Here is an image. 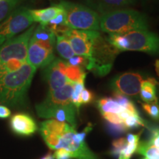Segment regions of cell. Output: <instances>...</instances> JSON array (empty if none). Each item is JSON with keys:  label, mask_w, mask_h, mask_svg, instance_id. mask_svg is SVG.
<instances>
[{"label": "cell", "mask_w": 159, "mask_h": 159, "mask_svg": "<svg viewBox=\"0 0 159 159\" xmlns=\"http://www.w3.org/2000/svg\"><path fill=\"white\" fill-rule=\"evenodd\" d=\"M132 1H133V2H134V0H132Z\"/></svg>", "instance_id": "cell-39"}, {"label": "cell", "mask_w": 159, "mask_h": 159, "mask_svg": "<svg viewBox=\"0 0 159 159\" xmlns=\"http://www.w3.org/2000/svg\"><path fill=\"white\" fill-rule=\"evenodd\" d=\"M142 108L145 112L155 120H159V105L158 102L152 103H144Z\"/></svg>", "instance_id": "cell-27"}, {"label": "cell", "mask_w": 159, "mask_h": 159, "mask_svg": "<svg viewBox=\"0 0 159 159\" xmlns=\"http://www.w3.org/2000/svg\"><path fill=\"white\" fill-rule=\"evenodd\" d=\"M12 130L21 136H31L38 130L35 121L30 115L25 113L16 114L11 119Z\"/></svg>", "instance_id": "cell-12"}, {"label": "cell", "mask_w": 159, "mask_h": 159, "mask_svg": "<svg viewBox=\"0 0 159 159\" xmlns=\"http://www.w3.org/2000/svg\"><path fill=\"white\" fill-rule=\"evenodd\" d=\"M132 0H97L99 11L102 13L116 11L117 8L130 5Z\"/></svg>", "instance_id": "cell-21"}, {"label": "cell", "mask_w": 159, "mask_h": 159, "mask_svg": "<svg viewBox=\"0 0 159 159\" xmlns=\"http://www.w3.org/2000/svg\"><path fill=\"white\" fill-rule=\"evenodd\" d=\"M157 84L158 83L154 78H148L143 80L139 95H140L141 99L145 103L158 102V99L156 97Z\"/></svg>", "instance_id": "cell-17"}, {"label": "cell", "mask_w": 159, "mask_h": 159, "mask_svg": "<svg viewBox=\"0 0 159 159\" xmlns=\"http://www.w3.org/2000/svg\"><path fill=\"white\" fill-rule=\"evenodd\" d=\"M11 111L5 105H0V119H6L11 116Z\"/></svg>", "instance_id": "cell-35"}, {"label": "cell", "mask_w": 159, "mask_h": 159, "mask_svg": "<svg viewBox=\"0 0 159 159\" xmlns=\"http://www.w3.org/2000/svg\"><path fill=\"white\" fill-rule=\"evenodd\" d=\"M87 59L85 57L83 56H79V55H77V56H75L71 57L70 59L68 60V63L69 65L75 66H80V67H85L87 65Z\"/></svg>", "instance_id": "cell-30"}, {"label": "cell", "mask_w": 159, "mask_h": 159, "mask_svg": "<svg viewBox=\"0 0 159 159\" xmlns=\"http://www.w3.org/2000/svg\"><path fill=\"white\" fill-rule=\"evenodd\" d=\"M84 89V81H80V82L75 83L72 94H71V100L72 104L76 107L77 111H79L80 108L82 105L80 102V94Z\"/></svg>", "instance_id": "cell-25"}, {"label": "cell", "mask_w": 159, "mask_h": 159, "mask_svg": "<svg viewBox=\"0 0 159 159\" xmlns=\"http://www.w3.org/2000/svg\"><path fill=\"white\" fill-rule=\"evenodd\" d=\"M113 95H114V99H115L121 106L126 109V110L130 111L134 115L140 116L134 102L128 97L120 94V93L116 92V91H114Z\"/></svg>", "instance_id": "cell-24"}, {"label": "cell", "mask_w": 159, "mask_h": 159, "mask_svg": "<svg viewBox=\"0 0 159 159\" xmlns=\"http://www.w3.org/2000/svg\"><path fill=\"white\" fill-rule=\"evenodd\" d=\"M63 11L62 6L57 4L44 9L30 10V13L33 21L40 22V25H45Z\"/></svg>", "instance_id": "cell-16"}, {"label": "cell", "mask_w": 159, "mask_h": 159, "mask_svg": "<svg viewBox=\"0 0 159 159\" xmlns=\"http://www.w3.org/2000/svg\"><path fill=\"white\" fill-rule=\"evenodd\" d=\"M143 159H148V158H143Z\"/></svg>", "instance_id": "cell-38"}, {"label": "cell", "mask_w": 159, "mask_h": 159, "mask_svg": "<svg viewBox=\"0 0 159 159\" xmlns=\"http://www.w3.org/2000/svg\"><path fill=\"white\" fill-rule=\"evenodd\" d=\"M55 60L58 69L71 83H75L85 80L86 73L83 67L69 65L67 62L58 58Z\"/></svg>", "instance_id": "cell-15"}, {"label": "cell", "mask_w": 159, "mask_h": 159, "mask_svg": "<svg viewBox=\"0 0 159 159\" xmlns=\"http://www.w3.org/2000/svg\"><path fill=\"white\" fill-rule=\"evenodd\" d=\"M143 131H140L138 134H130L127 136L126 147L121 151L119 156V159H130L133 155L136 152L139 143L140 142V137Z\"/></svg>", "instance_id": "cell-18"}, {"label": "cell", "mask_w": 159, "mask_h": 159, "mask_svg": "<svg viewBox=\"0 0 159 159\" xmlns=\"http://www.w3.org/2000/svg\"><path fill=\"white\" fill-rule=\"evenodd\" d=\"M151 136L148 142L155 147L159 148V128H150Z\"/></svg>", "instance_id": "cell-33"}, {"label": "cell", "mask_w": 159, "mask_h": 159, "mask_svg": "<svg viewBox=\"0 0 159 159\" xmlns=\"http://www.w3.org/2000/svg\"><path fill=\"white\" fill-rule=\"evenodd\" d=\"M56 49L59 55L66 60L75 55L68 39L64 35H56Z\"/></svg>", "instance_id": "cell-20"}, {"label": "cell", "mask_w": 159, "mask_h": 159, "mask_svg": "<svg viewBox=\"0 0 159 159\" xmlns=\"http://www.w3.org/2000/svg\"><path fill=\"white\" fill-rule=\"evenodd\" d=\"M23 0H0V22L13 13Z\"/></svg>", "instance_id": "cell-23"}, {"label": "cell", "mask_w": 159, "mask_h": 159, "mask_svg": "<svg viewBox=\"0 0 159 159\" xmlns=\"http://www.w3.org/2000/svg\"><path fill=\"white\" fill-rule=\"evenodd\" d=\"M55 159H72L73 157L69 151L65 149H58L55 151L53 154Z\"/></svg>", "instance_id": "cell-34"}, {"label": "cell", "mask_w": 159, "mask_h": 159, "mask_svg": "<svg viewBox=\"0 0 159 159\" xmlns=\"http://www.w3.org/2000/svg\"><path fill=\"white\" fill-rule=\"evenodd\" d=\"M143 77L137 72H125L115 77L111 82L114 91L128 97H137L140 92Z\"/></svg>", "instance_id": "cell-10"}, {"label": "cell", "mask_w": 159, "mask_h": 159, "mask_svg": "<svg viewBox=\"0 0 159 159\" xmlns=\"http://www.w3.org/2000/svg\"><path fill=\"white\" fill-rule=\"evenodd\" d=\"M123 124L126 127V128L129 129H136L139 126L147 127L146 122L140 116H135V115H130L123 121Z\"/></svg>", "instance_id": "cell-26"}, {"label": "cell", "mask_w": 159, "mask_h": 159, "mask_svg": "<svg viewBox=\"0 0 159 159\" xmlns=\"http://www.w3.org/2000/svg\"><path fill=\"white\" fill-rule=\"evenodd\" d=\"M36 68L26 62L19 70L0 77V105L24 108Z\"/></svg>", "instance_id": "cell-2"}, {"label": "cell", "mask_w": 159, "mask_h": 159, "mask_svg": "<svg viewBox=\"0 0 159 159\" xmlns=\"http://www.w3.org/2000/svg\"><path fill=\"white\" fill-rule=\"evenodd\" d=\"M41 159H55V158H54V156H53L52 154L49 153V154H47V156H44V157H43V158H42Z\"/></svg>", "instance_id": "cell-37"}, {"label": "cell", "mask_w": 159, "mask_h": 159, "mask_svg": "<svg viewBox=\"0 0 159 159\" xmlns=\"http://www.w3.org/2000/svg\"><path fill=\"white\" fill-rule=\"evenodd\" d=\"M55 60L53 51L43 48L36 43L30 41L27 62L35 68H45Z\"/></svg>", "instance_id": "cell-11"}, {"label": "cell", "mask_w": 159, "mask_h": 159, "mask_svg": "<svg viewBox=\"0 0 159 159\" xmlns=\"http://www.w3.org/2000/svg\"><path fill=\"white\" fill-rule=\"evenodd\" d=\"M43 77L49 86V91L57 90L62 88L65 85L71 83L58 69L55 60L45 67Z\"/></svg>", "instance_id": "cell-13"}, {"label": "cell", "mask_w": 159, "mask_h": 159, "mask_svg": "<svg viewBox=\"0 0 159 159\" xmlns=\"http://www.w3.org/2000/svg\"><path fill=\"white\" fill-rule=\"evenodd\" d=\"M136 152L148 159H159V148L150 144L148 141L139 142Z\"/></svg>", "instance_id": "cell-22"}, {"label": "cell", "mask_w": 159, "mask_h": 159, "mask_svg": "<svg viewBox=\"0 0 159 159\" xmlns=\"http://www.w3.org/2000/svg\"><path fill=\"white\" fill-rule=\"evenodd\" d=\"M35 25H32L22 34L7 40L0 46V63L11 59L27 61L29 43Z\"/></svg>", "instance_id": "cell-9"}, {"label": "cell", "mask_w": 159, "mask_h": 159, "mask_svg": "<svg viewBox=\"0 0 159 159\" xmlns=\"http://www.w3.org/2000/svg\"><path fill=\"white\" fill-rule=\"evenodd\" d=\"M99 30L109 34L122 35L139 30H148V25L142 13L134 10L119 9L102 13Z\"/></svg>", "instance_id": "cell-3"}, {"label": "cell", "mask_w": 159, "mask_h": 159, "mask_svg": "<svg viewBox=\"0 0 159 159\" xmlns=\"http://www.w3.org/2000/svg\"><path fill=\"white\" fill-rule=\"evenodd\" d=\"M102 116L107 122L111 124L121 125L123 124V120L118 114L114 113H104L102 114Z\"/></svg>", "instance_id": "cell-29"}, {"label": "cell", "mask_w": 159, "mask_h": 159, "mask_svg": "<svg viewBox=\"0 0 159 159\" xmlns=\"http://www.w3.org/2000/svg\"><path fill=\"white\" fill-rule=\"evenodd\" d=\"M119 51L99 33L94 40L90 57L85 69L98 76H105L112 68L115 57Z\"/></svg>", "instance_id": "cell-6"}, {"label": "cell", "mask_w": 159, "mask_h": 159, "mask_svg": "<svg viewBox=\"0 0 159 159\" xmlns=\"http://www.w3.org/2000/svg\"><path fill=\"white\" fill-rule=\"evenodd\" d=\"M68 123L55 119H48L41 123L40 134L47 147L51 150L65 149L75 159H100L87 146L85 139L92 129L89 124L85 130L77 133Z\"/></svg>", "instance_id": "cell-1"}, {"label": "cell", "mask_w": 159, "mask_h": 159, "mask_svg": "<svg viewBox=\"0 0 159 159\" xmlns=\"http://www.w3.org/2000/svg\"><path fill=\"white\" fill-rule=\"evenodd\" d=\"M107 127L109 131L111 134L118 135V134H122L123 133L126 132L128 130V129L126 128V127L125 126L124 124L121 125H115V124H111V123L108 122L107 124Z\"/></svg>", "instance_id": "cell-31"}, {"label": "cell", "mask_w": 159, "mask_h": 159, "mask_svg": "<svg viewBox=\"0 0 159 159\" xmlns=\"http://www.w3.org/2000/svg\"><path fill=\"white\" fill-rule=\"evenodd\" d=\"M65 13L66 24L71 30H98L100 16L96 11L89 7L68 1L61 0Z\"/></svg>", "instance_id": "cell-5"}, {"label": "cell", "mask_w": 159, "mask_h": 159, "mask_svg": "<svg viewBox=\"0 0 159 159\" xmlns=\"http://www.w3.org/2000/svg\"><path fill=\"white\" fill-rule=\"evenodd\" d=\"M94 99V94L92 91L88 90V89H84L81 92L80 94V102L81 105L83 104H89L92 102Z\"/></svg>", "instance_id": "cell-32"}, {"label": "cell", "mask_w": 159, "mask_h": 159, "mask_svg": "<svg viewBox=\"0 0 159 159\" xmlns=\"http://www.w3.org/2000/svg\"><path fill=\"white\" fill-rule=\"evenodd\" d=\"M155 67H156V71L157 75L159 76V60H157L156 61V63H155Z\"/></svg>", "instance_id": "cell-36"}, {"label": "cell", "mask_w": 159, "mask_h": 159, "mask_svg": "<svg viewBox=\"0 0 159 159\" xmlns=\"http://www.w3.org/2000/svg\"><path fill=\"white\" fill-rule=\"evenodd\" d=\"M55 37L56 35L45 25H40L38 27H35L30 41L48 50L53 51L56 41Z\"/></svg>", "instance_id": "cell-14"}, {"label": "cell", "mask_w": 159, "mask_h": 159, "mask_svg": "<svg viewBox=\"0 0 159 159\" xmlns=\"http://www.w3.org/2000/svg\"><path fill=\"white\" fill-rule=\"evenodd\" d=\"M107 41L119 51L159 53V36L148 30H139L125 34H109Z\"/></svg>", "instance_id": "cell-4"}, {"label": "cell", "mask_w": 159, "mask_h": 159, "mask_svg": "<svg viewBox=\"0 0 159 159\" xmlns=\"http://www.w3.org/2000/svg\"><path fill=\"white\" fill-rule=\"evenodd\" d=\"M127 139L125 138H120L116 139L112 143V149H111V153L114 157H119L121 151L126 147Z\"/></svg>", "instance_id": "cell-28"}, {"label": "cell", "mask_w": 159, "mask_h": 159, "mask_svg": "<svg viewBox=\"0 0 159 159\" xmlns=\"http://www.w3.org/2000/svg\"><path fill=\"white\" fill-rule=\"evenodd\" d=\"M74 84L69 83L57 90L49 91L44 100L35 106L38 116L50 119L52 115L57 111L75 107L71 100Z\"/></svg>", "instance_id": "cell-7"}, {"label": "cell", "mask_w": 159, "mask_h": 159, "mask_svg": "<svg viewBox=\"0 0 159 159\" xmlns=\"http://www.w3.org/2000/svg\"><path fill=\"white\" fill-rule=\"evenodd\" d=\"M33 22L30 10L25 7L16 9L0 24V46L28 28Z\"/></svg>", "instance_id": "cell-8"}, {"label": "cell", "mask_w": 159, "mask_h": 159, "mask_svg": "<svg viewBox=\"0 0 159 159\" xmlns=\"http://www.w3.org/2000/svg\"><path fill=\"white\" fill-rule=\"evenodd\" d=\"M97 106L101 114L104 113H114L119 114L124 109L115 99L111 97L99 99L97 102Z\"/></svg>", "instance_id": "cell-19"}]
</instances>
